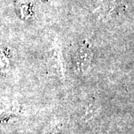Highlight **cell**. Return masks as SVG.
<instances>
[{
    "label": "cell",
    "instance_id": "cell-1",
    "mask_svg": "<svg viewBox=\"0 0 134 134\" xmlns=\"http://www.w3.org/2000/svg\"><path fill=\"white\" fill-rule=\"evenodd\" d=\"M92 60V51L86 43L77 48L72 57L74 70L78 75H86L90 69Z\"/></svg>",
    "mask_w": 134,
    "mask_h": 134
},
{
    "label": "cell",
    "instance_id": "cell-2",
    "mask_svg": "<svg viewBox=\"0 0 134 134\" xmlns=\"http://www.w3.org/2000/svg\"><path fill=\"white\" fill-rule=\"evenodd\" d=\"M52 53V54L51 57V61L53 68L55 69L58 77L60 79H63L65 77V70L60 48L55 44V47H54Z\"/></svg>",
    "mask_w": 134,
    "mask_h": 134
},
{
    "label": "cell",
    "instance_id": "cell-3",
    "mask_svg": "<svg viewBox=\"0 0 134 134\" xmlns=\"http://www.w3.org/2000/svg\"><path fill=\"white\" fill-rule=\"evenodd\" d=\"M97 111H98V107L95 104H90L86 106V109H85V113L83 115V121L86 122V121L92 119L96 115Z\"/></svg>",
    "mask_w": 134,
    "mask_h": 134
},
{
    "label": "cell",
    "instance_id": "cell-4",
    "mask_svg": "<svg viewBox=\"0 0 134 134\" xmlns=\"http://www.w3.org/2000/svg\"><path fill=\"white\" fill-rule=\"evenodd\" d=\"M63 124L60 122H55L48 126L43 134H58L62 129Z\"/></svg>",
    "mask_w": 134,
    "mask_h": 134
}]
</instances>
